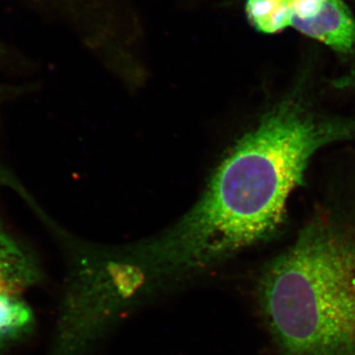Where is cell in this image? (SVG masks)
I'll return each mask as SVG.
<instances>
[{
	"label": "cell",
	"mask_w": 355,
	"mask_h": 355,
	"mask_svg": "<svg viewBox=\"0 0 355 355\" xmlns=\"http://www.w3.org/2000/svg\"><path fill=\"white\" fill-rule=\"evenodd\" d=\"M256 294L277 355H355V197L322 205Z\"/></svg>",
	"instance_id": "cell-1"
},
{
	"label": "cell",
	"mask_w": 355,
	"mask_h": 355,
	"mask_svg": "<svg viewBox=\"0 0 355 355\" xmlns=\"http://www.w3.org/2000/svg\"><path fill=\"white\" fill-rule=\"evenodd\" d=\"M42 277L34 254L0 217V317L13 309Z\"/></svg>",
	"instance_id": "cell-2"
},
{
	"label": "cell",
	"mask_w": 355,
	"mask_h": 355,
	"mask_svg": "<svg viewBox=\"0 0 355 355\" xmlns=\"http://www.w3.org/2000/svg\"><path fill=\"white\" fill-rule=\"evenodd\" d=\"M291 27L340 55H355V18L343 0H326L318 15L292 20Z\"/></svg>",
	"instance_id": "cell-3"
},
{
	"label": "cell",
	"mask_w": 355,
	"mask_h": 355,
	"mask_svg": "<svg viewBox=\"0 0 355 355\" xmlns=\"http://www.w3.org/2000/svg\"><path fill=\"white\" fill-rule=\"evenodd\" d=\"M246 14L257 31L272 35L291 27V0H246Z\"/></svg>",
	"instance_id": "cell-4"
},
{
	"label": "cell",
	"mask_w": 355,
	"mask_h": 355,
	"mask_svg": "<svg viewBox=\"0 0 355 355\" xmlns=\"http://www.w3.org/2000/svg\"><path fill=\"white\" fill-rule=\"evenodd\" d=\"M324 1L326 0H291L292 20H307L315 17L323 8Z\"/></svg>",
	"instance_id": "cell-5"
},
{
	"label": "cell",
	"mask_w": 355,
	"mask_h": 355,
	"mask_svg": "<svg viewBox=\"0 0 355 355\" xmlns=\"http://www.w3.org/2000/svg\"><path fill=\"white\" fill-rule=\"evenodd\" d=\"M26 58L16 51L13 46L0 38V67L3 69H16L27 67Z\"/></svg>",
	"instance_id": "cell-6"
},
{
	"label": "cell",
	"mask_w": 355,
	"mask_h": 355,
	"mask_svg": "<svg viewBox=\"0 0 355 355\" xmlns=\"http://www.w3.org/2000/svg\"><path fill=\"white\" fill-rule=\"evenodd\" d=\"M12 91H15V89L0 84V104L8 97L9 94H10Z\"/></svg>",
	"instance_id": "cell-7"
}]
</instances>
